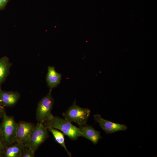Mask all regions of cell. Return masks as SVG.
<instances>
[{"instance_id": "obj_12", "label": "cell", "mask_w": 157, "mask_h": 157, "mask_svg": "<svg viewBox=\"0 0 157 157\" xmlns=\"http://www.w3.org/2000/svg\"><path fill=\"white\" fill-rule=\"evenodd\" d=\"M24 146L15 142L8 146L2 156L3 157H21L23 149Z\"/></svg>"}, {"instance_id": "obj_2", "label": "cell", "mask_w": 157, "mask_h": 157, "mask_svg": "<svg viewBox=\"0 0 157 157\" xmlns=\"http://www.w3.org/2000/svg\"><path fill=\"white\" fill-rule=\"evenodd\" d=\"M90 113L88 108H83L77 105L76 101L67 110L62 114L64 119L70 122H74L79 126L86 124Z\"/></svg>"}, {"instance_id": "obj_10", "label": "cell", "mask_w": 157, "mask_h": 157, "mask_svg": "<svg viewBox=\"0 0 157 157\" xmlns=\"http://www.w3.org/2000/svg\"><path fill=\"white\" fill-rule=\"evenodd\" d=\"M61 77V75L56 71L55 67L53 66L48 67L46 80L50 90H52L59 84Z\"/></svg>"}, {"instance_id": "obj_7", "label": "cell", "mask_w": 157, "mask_h": 157, "mask_svg": "<svg viewBox=\"0 0 157 157\" xmlns=\"http://www.w3.org/2000/svg\"><path fill=\"white\" fill-rule=\"evenodd\" d=\"M94 119L99 124L101 128L108 134L120 131H125L127 129V127L126 125L105 119L99 114L95 115L94 116Z\"/></svg>"}, {"instance_id": "obj_1", "label": "cell", "mask_w": 157, "mask_h": 157, "mask_svg": "<svg viewBox=\"0 0 157 157\" xmlns=\"http://www.w3.org/2000/svg\"><path fill=\"white\" fill-rule=\"evenodd\" d=\"M43 124L47 129L51 127L61 131L71 140H76L81 136L78 128L65 119L54 116L51 120Z\"/></svg>"}, {"instance_id": "obj_15", "label": "cell", "mask_w": 157, "mask_h": 157, "mask_svg": "<svg viewBox=\"0 0 157 157\" xmlns=\"http://www.w3.org/2000/svg\"><path fill=\"white\" fill-rule=\"evenodd\" d=\"M7 146L0 133V157H2L3 153Z\"/></svg>"}, {"instance_id": "obj_11", "label": "cell", "mask_w": 157, "mask_h": 157, "mask_svg": "<svg viewBox=\"0 0 157 157\" xmlns=\"http://www.w3.org/2000/svg\"><path fill=\"white\" fill-rule=\"evenodd\" d=\"M12 65L6 56L0 58V90L2 84L9 74L10 68Z\"/></svg>"}, {"instance_id": "obj_6", "label": "cell", "mask_w": 157, "mask_h": 157, "mask_svg": "<svg viewBox=\"0 0 157 157\" xmlns=\"http://www.w3.org/2000/svg\"><path fill=\"white\" fill-rule=\"evenodd\" d=\"M34 126L33 124L29 122L21 121L17 123L16 142L26 146Z\"/></svg>"}, {"instance_id": "obj_17", "label": "cell", "mask_w": 157, "mask_h": 157, "mask_svg": "<svg viewBox=\"0 0 157 157\" xmlns=\"http://www.w3.org/2000/svg\"><path fill=\"white\" fill-rule=\"evenodd\" d=\"M5 113L6 112L4 108L0 105V118L2 119Z\"/></svg>"}, {"instance_id": "obj_3", "label": "cell", "mask_w": 157, "mask_h": 157, "mask_svg": "<svg viewBox=\"0 0 157 157\" xmlns=\"http://www.w3.org/2000/svg\"><path fill=\"white\" fill-rule=\"evenodd\" d=\"M51 91L50 90L49 93L40 100L38 104L36 116L38 122L44 123L54 117L51 112L54 102Z\"/></svg>"}, {"instance_id": "obj_5", "label": "cell", "mask_w": 157, "mask_h": 157, "mask_svg": "<svg viewBox=\"0 0 157 157\" xmlns=\"http://www.w3.org/2000/svg\"><path fill=\"white\" fill-rule=\"evenodd\" d=\"M49 137L47 129L43 123L38 122L35 126L29 140L25 146L29 148L35 153L39 147Z\"/></svg>"}, {"instance_id": "obj_4", "label": "cell", "mask_w": 157, "mask_h": 157, "mask_svg": "<svg viewBox=\"0 0 157 157\" xmlns=\"http://www.w3.org/2000/svg\"><path fill=\"white\" fill-rule=\"evenodd\" d=\"M0 124V133L8 146L16 142L17 123L12 116L5 113Z\"/></svg>"}, {"instance_id": "obj_13", "label": "cell", "mask_w": 157, "mask_h": 157, "mask_svg": "<svg viewBox=\"0 0 157 157\" xmlns=\"http://www.w3.org/2000/svg\"><path fill=\"white\" fill-rule=\"evenodd\" d=\"M47 129L52 134L55 141L64 148L69 157H72L71 154L67 150L65 145L64 134L53 128H49Z\"/></svg>"}, {"instance_id": "obj_16", "label": "cell", "mask_w": 157, "mask_h": 157, "mask_svg": "<svg viewBox=\"0 0 157 157\" xmlns=\"http://www.w3.org/2000/svg\"><path fill=\"white\" fill-rule=\"evenodd\" d=\"M10 0H0V10H3Z\"/></svg>"}, {"instance_id": "obj_9", "label": "cell", "mask_w": 157, "mask_h": 157, "mask_svg": "<svg viewBox=\"0 0 157 157\" xmlns=\"http://www.w3.org/2000/svg\"><path fill=\"white\" fill-rule=\"evenodd\" d=\"M78 129L81 134V136L87 139L94 144H97L99 140L102 138L99 131L86 124L79 126Z\"/></svg>"}, {"instance_id": "obj_8", "label": "cell", "mask_w": 157, "mask_h": 157, "mask_svg": "<svg viewBox=\"0 0 157 157\" xmlns=\"http://www.w3.org/2000/svg\"><path fill=\"white\" fill-rule=\"evenodd\" d=\"M20 98V94L17 92L0 90V105L3 108L14 106Z\"/></svg>"}, {"instance_id": "obj_14", "label": "cell", "mask_w": 157, "mask_h": 157, "mask_svg": "<svg viewBox=\"0 0 157 157\" xmlns=\"http://www.w3.org/2000/svg\"><path fill=\"white\" fill-rule=\"evenodd\" d=\"M35 153L28 147L24 146L22 152L21 157H34Z\"/></svg>"}]
</instances>
